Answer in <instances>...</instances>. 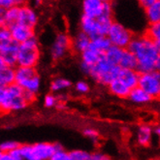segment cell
Listing matches in <instances>:
<instances>
[{
  "instance_id": "obj_1",
  "label": "cell",
  "mask_w": 160,
  "mask_h": 160,
  "mask_svg": "<svg viewBox=\"0 0 160 160\" xmlns=\"http://www.w3.org/2000/svg\"><path fill=\"white\" fill-rule=\"evenodd\" d=\"M137 59V71L148 73L160 69V48L144 33L134 35L128 48Z\"/></svg>"
},
{
  "instance_id": "obj_2",
  "label": "cell",
  "mask_w": 160,
  "mask_h": 160,
  "mask_svg": "<svg viewBox=\"0 0 160 160\" xmlns=\"http://www.w3.org/2000/svg\"><path fill=\"white\" fill-rule=\"evenodd\" d=\"M114 21V3L106 2L104 11L98 18H91L82 15L80 20V30L87 34L90 40H92L100 36H106Z\"/></svg>"
},
{
  "instance_id": "obj_3",
  "label": "cell",
  "mask_w": 160,
  "mask_h": 160,
  "mask_svg": "<svg viewBox=\"0 0 160 160\" xmlns=\"http://www.w3.org/2000/svg\"><path fill=\"white\" fill-rule=\"evenodd\" d=\"M28 106L24 98V90L15 82L0 88V112H21Z\"/></svg>"
},
{
  "instance_id": "obj_4",
  "label": "cell",
  "mask_w": 160,
  "mask_h": 160,
  "mask_svg": "<svg viewBox=\"0 0 160 160\" xmlns=\"http://www.w3.org/2000/svg\"><path fill=\"white\" fill-rule=\"evenodd\" d=\"M120 68L118 65L111 63L103 54L100 59L90 68L88 77L96 83L103 87L109 84L118 78Z\"/></svg>"
},
{
  "instance_id": "obj_5",
  "label": "cell",
  "mask_w": 160,
  "mask_h": 160,
  "mask_svg": "<svg viewBox=\"0 0 160 160\" xmlns=\"http://www.w3.org/2000/svg\"><path fill=\"white\" fill-rule=\"evenodd\" d=\"M41 58L40 43L37 36L18 45L17 66L36 68Z\"/></svg>"
},
{
  "instance_id": "obj_6",
  "label": "cell",
  "mask_w": 160,
  "mask_h": 160,
  "mask_svg": "<svg viewBox=\"0 0 160 160\" xmlns=\"http://www.w3.org/2000/svg\"><path fill=\"white\" fill-rule=\"evenodd\" d=\"M14 82L24 91L38 94L41 88V76L36 68L32 67H15Z\"/></svg>"
},
{
  "instance_id": "obj_7",
  "label": "cell",
  "mask_w": 160,
  "mask_h": 160,
  "mask_svg": "<svg viewBox=\"0 0 160 160\" xmlns=\"http://www.w3.org/2000/svg\"><path fill=\"white\" fill-rule=\"evenodd\" d=\"M60 144L39 142L35 144H22L20 150L23 160H50Z\"/></svg>"
},
{
  "instance_id": "obj_8",
  "label": "cell",
  "mask_w": 160,
  "mask_h": 160,
  "mask_svg": "<svg viewBox=\"0 0 160 160\" xmlns=\"http://www.w3.org/2000/svg\"><path fill=\"white\" fill-rule=\"evenodd\" d=\"M134 35V32L130 28L115 20L106 36L112 46H116L118 48L124 50L128 48Z\"/></svg>"
},
{
  "instance_id": "obj_9",
  "label": "cell",
  "mask_w": 160,
  "mask_h": 160,
  "mask_svg": "<svg viewBox=\"0 0 160 160\" xmlns=\"http://www.w3.org/2000/svg\"><path fill=\"white\" fill-rule=\"evenodd\" d=\"M153 99L160 96V73L159 71H152L148 73H141L139 75L138 86Z\"/></svg>"
},
{
  "instance_id": "obj_10",
  "label": "cell",
  "mask_w": 160,
  "mask_h": 160,
  "mask_svg": "<svg viewBox=\"0 0 160 160\" xmlns=\"http://www.w3.org/2000/svg\"><path fill=\"white\" fill-rule=\"evenodd\" d=\"M71 51V37L66 32H58L50 48V56L53 61L62 60Z\"/></svg>"
},
{
  "instance_id": "obj_11",
  "label": "cell",
  "mask_w": 160,
  "mask_h": 160,
  "mask_svg": "<svg viewBox=\"0 0 160 160\" xmlns=\"http://www.w3.org/2000/svg\"><path fill=\"white\" fill-rule=\"evenodd\" d=\"M39 22V15L36 9L28 4L18 6L17 23L26 26L35 30V27Z\"/></svg>"
},
{
  "instance_id": "obj_12",
  "label": "cell",
  "mask_w": 160,
  "mask_h": 160,
  "mask_svg": "<svg viewBox=\"0 0 160 160\" xmlns=\"http://www.w3.org/2000/svg\"><path fill=\"white\" fill-rule=\"evenodd\" d=\"M102 55H103V53L97 52L96 50H94L93 48H91V47L89 46L88 49H87L86 51L82 52L80 54V58H81L80 68H81V71L84 75L88 76L90 68L100 59V58Z\"/></svg>"
},
{
  "instance_id": "obj_13",
  "label": "cell",
  "mask_w": 160,
  "mask_h": 160,
  "mask_svg": "<svg viewBox=\"0 0 160 160\" xmlns=\"http://www.w3.org/2000/svg\"><path fill=\"white\" fill-rule=\"evenodd\" d=\"M105 3L101 0H82V16L96 18L102 15L104 11Z\"/></svg>"
},
{
  "instance_id": "obj_14",
  "label": "cell",
  "mask_w": 160,
  "mask_h": 160,
  "mask_svg": "<svg viewBox=\"0 0 160 160\" xmlns=\"http://www.w3.org/2000/svg\"><path fill=\"white\" fill-rule=\"evenodd\" d=\"M8 29L10 31L12 40L18 44H22L36 35L34 29H31V28H28L26 26L18 23L8 27Z\"/></svg>"
},
{
  "instance_id": "obj_15",
  "label": "cell",
  "mask_w": 160,
  "mask_h": 160,
  "mask_svg": "<svg viewBox=\"0 0 160 160\" xmlns=\"http://www.w3.org/2000/svg\"><path fill=\"white\" fill-rule=\"evenodd\" d=\"M18 45L20 44H18L12 40L6 47H4V48L0 51V54H1L6 66L12 67V68L17 67Z\"/></svg>"
},
{
  "instance_id": "obj_16",
  "label": "cell",
  "mask_w": 160,
  "mask_h": 160,
  "mask_svg": "<svg viewBox=\"0 0 160 160\" xmlns=\"http://www.w3.org/2000/svg\"><path fill=\"white\" fill-rule=\"evenodd\" d=\"M152 127L148 123L140 124L136 129V142L142 148H148L152 142Z\"/></svg>"
},
{
  "instance_id": "obj_17",
  "label": "cell",
  "mask_w": 160,
  "mask_h": 160,
  "mask_svg": "<svg viewBox=\"0 0 160 160\" xmlns=\"http://www.w3.org/2000/svg\"><path fill=\"white\" fill-rule=\"evenodd\" d=\"M126 99L129 102L132 103V104L139 105V106L148 105L154 100L152 96L148 95L147 92H145L142 88H140L139 87H136V88L131 89Z\"/></svg>"
},
{
  "instance_id": "obj_18",
  "label": "cell",
  "mask_w": 160,
  "mask_h": 160,
  "mask_svg": "<svg viewBox=\"0 0 160 160\" xmlns=\"http://www.w3.org/2000/svg\"><path fill=\"white\" fill-rule=\"evenodd\" d=\"M90 42L91 40L89 37L79 30L74 35L73 38H71V50L77 54H81L82 52L88 49Z\"/></svg>"
},
{
  "instance_id": "obj_19",
  "label": "cell",
  "mask_w": 160,
  "mask_h": 160,
  "mask_svg": "<svg viewBox=\"0 0 160 160\" xmlns=\"http://www.w3.org/2000/svg\"><path fill=\"white\" fill-rule=\"evenodd\" d=\"M139 75L140 73L137 70L120 69L118 79L123 82L129 89H132L138 86Z\"/></svg>"
},
{
  "instance_id": "obj_20",
  "label": "cell",
  "mask_w": 160,
  "mask_h": 160,
  "mask_svg": "<svg viewBox=\"0 0 160 160\" xmlns=\"http://www.w3.org/2000/svg\"><path fill=\"white\" fill-rule=\"evenodd\" d=\"M72 87V82L64 77H55L50 82V90L53 94L64 93L70 89Z\"/></svg>"
},
{
  "instance_id": "obj_21",
  "label": "cell",
  "mask_w": 160,
  "mask_h": 160,
  "mask_svg": "<svg viewBox=\"0 0 160 160\" xmlns=\"http://www.w3.org/2000/svg\"><path fill=\"white\" fill-rule=\"evenodd\" d=\"M107 88L111 94H112L114 96L120 98V99H126L131 90L118 78L112 81Z\"/></svg>"
},
{
  "instance_id": "obj_22",
  "label": "cell",
  "mask_w": 160,
  "mask_h": 160,
  "mask_svg": "<svg viewBox=\"0 0 160 160\" xmlns=\"http://www.w3.org/2000/svg\"><path fill=\"white\" fill-rule=\"evenodd\" d=\"M118 66L120 69H130L136 70L137 69V59L135 55L131 52L128 49H124L122 51L120 59L118 61Z\"/></svg>"
},
{
  "instance_id": "obj_23",
  "label": "cell",
  "mask_w": 160,
  "mask_h": 160,
  "mask_svg": "<svg viewBox=\"0 0 160 160\" xmlns=\"http://www.w3.org/2000/svg\"><path fill=\"white\" fill-rule=\"evenodd\" d=\"M146 21L148 24L160 22V1L154 2L144 9Z\"/></svg>"
},
{
  "instance_id": "obj_24",
  "label": "cell",
  "mask_w": 160,
  "mask_h": 160,
  "mask_svg": "<svg viewBox=\"0 0 160 160\" xmlns=\"http://www.w3.org/2000/svg\"><path fill=\"white\" fill-rule=\"evenodd\" d=\"M89 46L94 50H96L97 52L104 54L112 45L109 39L107 38V36H100V37H97V38L92 39Z\"/></svg>"
},
{
  "instance_id": "obj_25",
  "label": "cell",
  "mask_w": 160,
  "mask_h": 160,
  "mask_svg": "<svg viewBox=\"0 0 160 160\" xmlns=\"http://www.w3.org/2000/svg\"><path fill=\"white\" fill-rule=\"evenodd\" d=\"M0 80L3 82L4 87H8L14 83L15 80V68L5 66L0 69Z\"/></svg>"
},
{
  "instance_id": "obj_26",
  "label": "cell",
  "mask_w": 160,
  "mask_h": 160,
  "mask_svg": "<svg viewBox=\"0 0 160 160\" xmlns=\"http://www.w3.org/2000/svg\"><path fill=\"white\" fill-rule=\"evenodd\" d=\"M122 51L123 50L120 49V48H118V47H116V46H111L110 48L107 50V52L104 53V56L111 63L118 65V61L120 59Z\"/></svg>"
},
{
  "instance_id": "obj_27",
  "label": "cell",
  "mask_w": 160,
  "mask_h": 160,
  "mask_svg": "<svg viewBox=\"0 0 160 160\" xmlns=\"http://www.w3.org/2000/svg\"><path fill=\"white\" fill-rule=\"evenodd\" d=\"M145 34L154 43H160V22L148 24Z\"/></svg>"
},
{
  "instance_id": "obj_28",
  "label": "cell",
  "mask_w": 160,
  "mask_h": 160,
  "mask_svg": "<svg viewBox=\"0 0 160 160\" xmlns=\"http://www.w3.org/2000/svg\"><path fill=\"white\" fill-rule=\"evenodd\" d=\"M18 6H13L6 9V16H5V26L8 28L17 23L18 20Z\"/></svg>"
},
{
  "instance_id": "obj_29",
  "label": "cell",
  "mask_w": 160,
  "mask_h": 160,
  "mask_svg": "<svg viewBox=\"0 0 160 160\" xmlns=\"http://www.w3.org/2000/svg\"><path fill=\"white\" fill-rule=\"evenodd\" d=\"M21 143H18V141H14V140H8V141H4L1 144H0V150L2 152H6L9 153L13 152V150L17 149L21 147Z\"/></svg>"
},
{
  "instance_id": "obj_30",
  "label": "cell",
  "mask_w": 160,
  "mask_h": 160,
  "mask_svg": "<svg viewBox=\"0 0 160 160\" xmlns=\"http://www.w3.org/2000/svg\"><path fill=\"white\" fill-rule=\"evenodd\" d=\"M50 160H72V158H71L70 152H67V150L60 145L59 148L52 153Z\"/></svg>"
},
{
  "instance_id": "obj_31",
  "label": "cell",
  "mask_w": 160,
  "mask_h": 160,
  "mask_svg": "<svg viewBox=\"0 0 160 160\" xmlns=\"http://www.w3.org/2000/svg\"><path fill=\"white\" fill-rule=\"evenodd\" d=\"M69 152H70L72 160H89L90 158V152L86 149L77 148V149L71 150Z\"/></svg>"
},
{
  "instance_id": "obj_32",
  "label": "cell",
  "mask_w": 160,
  "mask_h": 160,
  "mask_svg": "<svg viewBox=\"0 0 160 160\" xmlns=\"http://www.w3.org/2000/svg\"><path fill=\"white\" fill-rule=\"evenodd\" d=\"M74 89L80 95H87L90 91V86L87 81L81 80L74 84Z\"/></svg>"
},
{
  "instance_id": "obj_33",
  "label": "cell",
  "mask_w": 160,
  "mask_h": 160,
  "mask_svg": "<svg viewBox=\"0 0 160 160\" xmlns=\"http://www.w3.org/2000/svg\"><path fill=\"white\" fill-rule=\"evenodd\" d=\"M12 41L10 31L9 29L4 26V27H0V51H1L4 47H6L9 43Z\"/></svg>"
},
{
  "instance_id": "obj_34",
  "label": "cell",
  "mask_w": 160,
  "mask_h": 160,
  "mask_svg": "<svg viewBox=\"0 0 160 160\" xmlns=\"http://www.w3.org/2000/svg\"><path fill=\"white\" fill-rule=\"evenodd\" d=\"M44 106L45 108H48V109H52L54 107H56L58 105V96H56V94H53V93H48L46 94L45 97H44Z\"/></svg>"
},
{
  "instance_id": "obj_35",
  "label": "cell",
  "mask_w": 160,
  "mask_h": 160,
  "mask_svg": "<svg viewBox=\"0 0 160 160\" xmlns=\"http://www.w3.org/2000/svg\"><path fill=\"white\" fill-rule=\"evenodd\" d=\"M82 134H83L84 137L88 138V140H90L91 142H93V143H96L97 141L100 139L99 132L97 131V129L93 128V127H86V128H83Z\"/></svg>"
},
{
  "instance_id": "obj_36",
  "label": "cell",
  "mask_w": 160,
  "mask_h": 160,
  "mask_svg": "<svg viewBox=\"0 0 160 160\" xmlns=\"http://www.w3.org/2000/svg\"><path fill=\"white\" fill-rule=\"evenodd\" d=\"M27 0H0V7L8 9L13 6H22L26 4Z\"/></svg>"
},
{
  "instance_id": "obj_37",
  "label": "cell",
  "mask_w": 160,
  "mask_h": 160,
  "mask_svg": "<svg viewBox=\"0 0 160 160\" xmlns=\"http://www.w3.org/2000/svg\"><path fill=\"white\" fill-rule=\"evenodd\" d=\"M89 160H112V158L106 152L96 150V152H90Z\"/></svg>"
},
{
  "instance_id": "obj_38",
  "label": "cell",
  "mask_w": 160,
  "mask_h": 160,
  "mask_svg": "<svg viewBox=\"0 0 160 160\" xmlns=\"http://www.w3.org/2000/svg\"><path fill=\"white\" fill-rule=\"evenodd\" d=\"M24 98L27 102L28 105L32 104L34 103L37 99V94H34V93H31V92H28V91H24Z\"/></svg>"
},
{
  "instance_id": "obj_39",
  "label": "cell",
  "mask_w": 160,
  "mask_h": 160,
  "mask_svg": "<svg viewBox=\"0 0 160 160\" xmlns=\"http://www.w3.org/2000/svg\"><path fill=\"white\" fill-rule=\"evenodd\" d=\"M9 154H10L12 160H23V157L22 155L20 148L15 149V150H13V152H9Z\"/></svg>"
},
{
  "instance_id": "obj_40",
  "label": "cell",
  "mask_w": 160,
  "mask_h": 160,
  "mask_svg": "<svg viewBox=\"0 0 160 160\" xmlns=\"http://www.w3.org/2000/svg\"><path fill=\"white\" fill-rule=\"evenodd\" d=\"M136 1H137L138 5L144 10V9H146V8L148 7L149 5L153 4L154 2L158 1V0H136Z\"/></svg>"
},
{
  "instance_id": "obj_41",
  "label": "cell",
  "mask_w": 160,
  "mask_h": 160,
  "mask_svg": "<svg viewBox=\"0 0 160 160\" xmlns=\"http://www.w3.org/2000/svg\"><path fill=\"white\" fill-rule=\"evenodd\" d=\"M5 16H6V9L0 7V27L5 26V23H6Z\"/></svg>"
},
{
  "instance_id": "obj_42",
  "label": "cell",
  "mask_w": 160,
  "mask_h": 160,
  "mask_svg": "<svg viewBox=\"0 0 160 160\" xmlns=\"http://www.w3.org/2000/svg\"><path fill=\"white\" fill-rule=\"evenodd\" d=\"M152 134L156 135V136H159L160 135V126H159V124H156V125L152 126Z\"/></svg>"
},
{
  "instance_id": "obj_43",
  "label": "cell",
  "mask_w": 160,
  "mask_h": 160,
  "mask_svg": "<svg viewBox=\"0 0 160 160\" xmlns=\"http://www.w3.org/2000/svg\"><path fill=\"white\" fill-rule=\"evenodd\" d=\"M5 66H6V64H5V62H4V60H3V58H2L1 54H0V69L4 68Z\"/></svg>"
},
{
  "instance_id": "obj_44",
  "label": "cell",
  "mask_w": 160,
  "mask_h": 160,
  "mask_svg": "<svg viewBox=\"0 0 160 160\" xmlns=\"http://www.w3.org/2000/svg\"><path fill=\"white\" fill-rule=\"evenodd\" d=\"M32 1H33V3L35 5H41L42 2H43V0H32Z\"/></svg>"
},
{
  "instance_id": "obj_45",
  "label": "cell",
  "mask_w": 160,
  "mask_h": 160,
  "mask_svg": "<svg viewBox=\"0 0 160 160\" xmlns=\"http://www.w3.org/2000/svg\"><path fill=\"white\" fill-rule=\"evenodd\" d=\"M5 88V87H4L3 82H1V80H0V88Z\"/></svg>"
},
{
  "instance_id": "obj_46",
  "label": "cell",
  "mask_w": 160,
  "mask_h": 160,
  "mask_svg": "<svg viewBox=\"0 0 160 160\" xmlns=\"http://www.w3.org/2000/svg\"><path fill=\"white\" fill-rule=\"evenodd\" d=\"M103 2H112V0H101Z\"/></svg>"
},
{
  "instance_id": "obj_47",
  "label": "cell",
  "mask_w": 160,
  "mask_h": 160,
  "mask_svg": "<svg viewBox=\"0 0 160 160\" xmlns=\"http://www.w3.org/2000/svg\"><path fill=\"white\" fill-rule=\"evenodd\" d=\"M2 153H3V152H1V150H0V157H1V155H2Z\"/></svg>"
},
{
  "instance_id": "obj_48",
  "label": "cell",
  "mask_w": 160,
  "mask_h": 160,
  "mask_svg": "<svg viewBox=\"0 0 160 160\" xmlns=\"http://www.w3.org/2000/svg\"><path fill=\"white\" fill-rule=\"evenodd\" d=\"M154 160H158V159H154Z\"/></svg>"
}]
</instances>
